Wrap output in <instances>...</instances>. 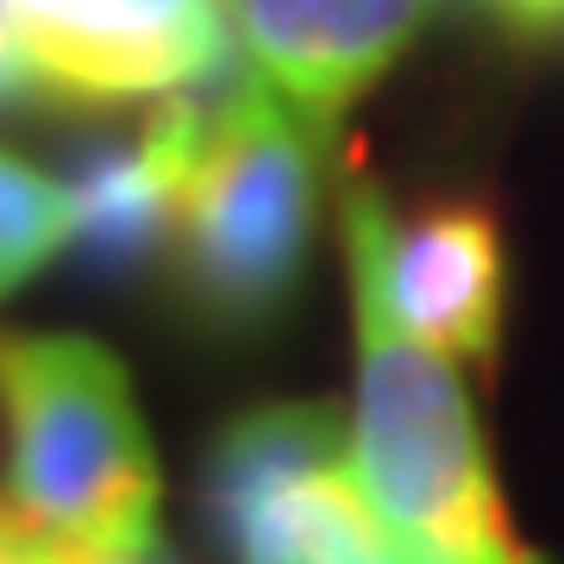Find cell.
<instances>
[{
	"mask_svg": "<svg viewBox=\"0 0 564 564\" xmlns=\"http://www.w3.org/2000/svg\"><path fill=\"white\" fill-rule=\"evenodd\" d=\"M358 314L351 464L402 564H540L496 489L484 426L458 364L414 339L358 239H345Z\"/></svg>",
	"mask_w": 564,
	"mask_h": 564,
	"instance_id": "obj_1",
	"label": "cell"
},
{
	"mask_svg": "<svg viewBox=\"0 0 564 564\" xmlns=\"http://www.w3.org/2000/svg\"><path fill=\"white\" fill-rule=\"evenodd\" d=\"M7 502L32 527L101 552L158 545V452L126 364L82 333L0 326Z\"/></svg>",
	"mask_w": 564,
	"mask_h": 564,
	"instance_id": "obj_2",
	"label": "cell"
},
{
	"mask_svg": "<svg viewBox=\"0 0 564 564\" xmlns=\"http://www.w3.org/2000/svg\"><path fill=\"white\" fill-rule=\"evenodd\" d=\"M314 239V132L263 76L207 107L182 182L170 258L195 321L214 333H270L307 276Z\"/></svg>",
	"mask_w": 564,
	"mask_h": 564,
	"instance_id": "obj_3",
	"label": "cell"
},
{
	"mask_svg": "<svg viewBox=\"0 0 564 564\" xmlns=\"http://www.w3.org/2000/svg\"><path fill=\"white\" fill-rule=\"evenodd\" d=\"M44 101H170L226 69L232 0H0Z\"/></svg>",
	"mask_w": 564,
	"mask_h": 564,
	"instance_id": "obj_4",
	"label": "cell"
},
{
	"mask_svg": "<svg viewBox=\"0 0 564 564\" xmlns=\"http://www.w3.org/2000/svg\"><path fill=\"white\" fill-rule=\"evenodd\" d=\"M345 239H358L383 276L395 321L452 364L496 370L502 351V226L477 202H433L395 214L377 182L345 188Z\"/></svg>",
	"mask_w": 564,
	"mask_h": 564,
	"instance_id": "obj_5",
	"label": "cell"
},
{
	"mask_svg": "<svg viewBox=\"0 0 564 564\" xmlns=\"http://www.w3.org/2000/svg\"><path fill=\"white\" fill-rule=\"evenodd\" d=\"M426 13L433 0H232V32L251 76L270 82L314 139H333L351 101L414 44Z\"/></svg>",
	"mask_w": 564,
	"mask_h": 564,
	"instance_id": "obj_6",
	"label": "cell"
},
{
	"mask_svg": "<svg viewBox=\"0 0 564 564\" xmlns=\"http://www.w3.org/2000/svg\"><path fill=\"white\" fill-rule=\"evenodd\" d=\"M207 107L195 95H170L126 144L82 158L69 202H76V251L101 270H139L170 245L182 207V182L202 144Z\"/></svg>",
	"mask_w": 564,
	"mask_h": 564,
	"instance_id": "obj_7",
	"label": "cell"
},
{
	"mask_svg": "<svg viewBox=\"0 0 564 564\" xmlns=\"http://www.w3.org/2000/svg\"><path fill=\"white\" fill-rule=\"evenodd\" d=\"M69 239H76L69 182L32 170L13 151H0V302L13 289H25Z\"/></svg>",
	"mask_w": 564,
	"mask_h": 564,
	"instance_id": "obj_8",
	"label": "cell"
},
{
	"mask_svg": "<svg viewBox=\"0 0 564 564\" xmlns=\"http://www.w3.org/2000/svg\"><path fill=\"white\" fill-rule=\"evenodd\" d=\"M32 101H44L39 69H32V57H25V44H20V32H13V20L0 13V113L32 107Z\"/></svg>",
	"mask_w": 564,
	"mask_h": 564,
	"instance_id": "obj_9",
	"label": "cell"
},
{
	"mask_svg": "<svg viewBox=\"0 0 564 564\" xmlns=\"http://www.w3.org/2000/svg\"><path fill=\"white\" fill-rule=\"evenodd\" d=\"M0 564H51V533L0 496Z\"/></svg>",
	"mask_w": 564,
	"mask_h": 564,
	"instance_id": "obj_10",
	"label": "cell"
},
{
	"mask_svg": "<svg viewBox=\"0 0 564 564\" xmlns=\"http://www.w3.org/2000/svg\"><path fill=\"white\" fill-rule=\"evenodd\" d=\"M51 564H182L170 545H139V552H101V545H76L51 533Z\"/></svg>",
	"mask_w": 564,
	"mask_h": 564,
	"instance_id": "obj_11",
	"label": "cell"
},
{
	"mask_svg": "<svg viewBox=\"0 0 564 564\" xmlns=\"http://www.w3.org/2000/svg\"><path fill=\"white\" fill-rule=\"evenodd\" d=\"M496 7L527 32H564V0H496Z\"/></svg>",
	"mask_w": 564,
	"mask_h": 564,
	"instance_id": "obj_12",
	"label": "cell"
},
{
	"mask_svg": "<svg viewBox=\"0 0 564 564\" xmlns=\"http://www.w3.org/2000/svg\"><path fill=\"white\" fill-rule=\"evenodd\" d=\"M251 564H402L395 552H358V558H251Z\"/></svg>",
	"mask_w": 564,
	"mask_h": 564,
	"instance_id": "obj_13",
	"label": "cell"
}]
</instances>
